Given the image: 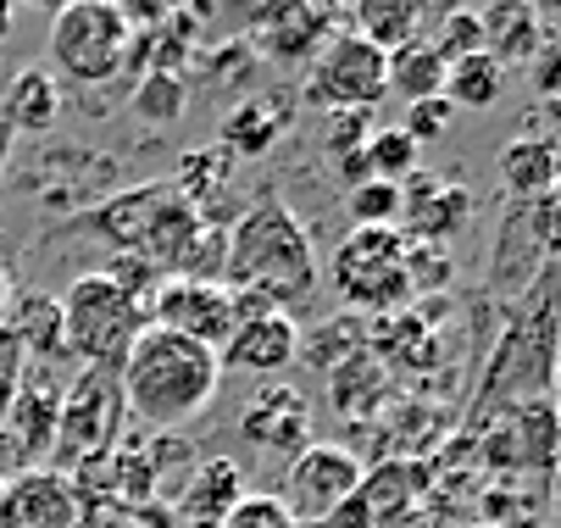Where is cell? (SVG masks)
<instances>
[{
	"mask_svg": "<svg viewBox=\"0 0 561 528\" xmlns=\"http://www.w3.org/2000/svg\"><path fill=\"white\" fill-rule=\"evenodd\" d=\"M222 289L262 300L273 312H295L317 289L311 229L278 200L262 195L222 229Z\"/></svg>",
	"mask_w": 561,
	"mask_h": 528,
	"instance_id": "obj_1",
	"label": "cell"
},
{
	"mask_svg": "<svg viewBox=\"0 0 561 528\" xmlns=\"http://www.w3.org/2000/svg\"><path fill=\"white\" fill-rule=\"evenodd\" d=\"M217 384H222L217 351H206L173 329H156V323L117 361L123 412H134L150 428H179V423L201 417L217 401Z\"/></svg>",
	"mask_w": 561,
	"mask_h": 528,
	"instance_id": "obj_2",
	"label": "cell"
},
{
	"mask_svg": "<svg viewBox=\"0 0 561 528\" xmlns=\"http://www.w3.org/2000/svg\"><path fill=\"white\" fill-rule=\"evenodd\" d=\"M56 307H61V345L84 367H117L128 356V345L150 329V312L134 295H123L106 273L72 278L56 295Z\"/></svg>",
	"mask_w": 561,
	"mask_h": 528,
	"instance_id": "obj_3",
	"label": "cell"
},
{
	"mask_svg": "<svg viewBox=\"0 0 561 528\" xmlns=\"http://www.w3.org/2000/svg\"><path fill=\"white\" fill-rule=\"evenodd\" d=\"M550 289H556V273L539 267L523 295H517V318H512V334L484 379V412L501 401V395H517V401H545L550 395V367H556V312H550Z\"/></svg>",
	"mask_w": 561,
	"mask_h": 528,
	"instance_id": "obj_4",
	"label": "cell"
},
{
	"mask_svg": "<svg viewBox=\"0 0 561 528\" xmlns=\"http://www.w3.org/2000/svg\"><path fill=\"white\" fill-rule=\"evenodd\" d=\"M329 284L356 318H389L412 300L407 234L400 229H351L329 262Z\"/></svg>",
	"mask_w": 561,
	"mask_h": 528,
	"instance_id": "obj_5",
	"label": "cell"
},
{
	"mask_svg": "<svg viewBox=\"0 0 561 528\" xmlns=\"http://www.w3.org/2000/svg\"><path fill=\"white\" fill-rule=\"evenodd\" d=\"M117 428H123V390H117V367H84L78 384L61 390V412H56V473L72 468L90 473L95 462H106L117 450Z\"/></svg>",
	"mask_w": 561,
	"mask_h": 528,
	"instance_id": "obj_6",
	"label": "cell"
},
{
	"mask_svg": "<svg viewBox=\"0 0 561 528\" xmlns=\"http://www.w3.org/2000/svg\"><path fill=\"white\" fill-rule=\"evenodd\" d=\"M128 39L134 28L117 0H72L50 18V61L72 84H112L128 61Z\"/></svg>",
	"mask_w": 561,
	"mask_h": 528,
	"instance_id": "obj_7",
	"label": "cell"
},
{
	"mask_svg": "<svg viewBox=\"0 0 561 528\" xmlns=\"http://www.w3.org/2000/svg\"><path fill=\"white\" fill-rule=\"evenodd\" d=\"M306 106L317 112H373L389 95L383 79V50H373L367 39H356L351 28L329 34L323 50L306 61Z\"/></svg>",
	"mask_w": 561,
	"mask_h": 528,
	"instance_id": "obj_8",
	"label": "cell"
},
{
	"mask_svg": "<svg viewBox=\"0 0 561 528\" xmlns=\"http://www.w3.org/2000/svg\"><path fill=\"white\" fill-rule=\"evenodd\" d=\"M362 490V462L351 445H334V439H311L306 450L289 457V473H284V512L295 517V528H317L323 517H334L351 495Z\"/></svg>",
	"mask_w": 561,
	"mask_h": 528,
	"instance_id": "obj_9",
	"label": "cell"
},
{
	"mask_svg": "<svg viewBox=\"0 0 561 528\" xmlns=\"http://www.w3.org/2000/svg\"><path fill=\"white\" fill-rule=\"evenodd\" d=\"M233 300H239V323H233V334L222 340L217 367H222V372H256V379H278L284 367L300 361V323H295L289 312L262 307V300H245V295H233Z\"/></svg>",
	"mask_w": 561,
	"mask_h": 528,
	"instance_id": "obj_10",
	"label": "cell"
},
{
	"mask_svg": "<svg viewBox=\"0 0 561 528\" xmlns=\"http://www.w3.org/2000/svg\"><path fill=\"white\" fill-rule=\"evenodd\" d=\"M145 312L156 329H173L206 351H222V340L239 323V300H233V289L206 284V278H162V289L150 295Z\"/></svg>",
	"mask_w": 561,
	"mask_h": 528,
	"instance_id": "obj_11",
	"label": "cell"
},
{
	"mask_svg": "<svg viewBox=\"0 0 561 528\" xmlns=\"http://www.w3.org/2000/svg\"><path fill=\"white\" fill-rule=\"evenodd\" d=\"M78 523H84L78 479L56 468H23L0 479V528H78Z\"/></svg>",
	"mask_w": 561,
	"mask_h": 528,
	"instance_id": "obj_12",
	"label": "cell"
},
{
	"mask_svg": "<svg viewBox=\"0 0 561 528\" xmlns=\"http://www.w3.org/2000/svg\"><path fill=\"white\" fill-rule=\"evenodd\" d=\"M340 34V18L329 7H262L251 12V45L278 61V67H306L317 50H323V39Z\"/></svg>",
	"mask_w": 561,
	"mask_h": 528,
	"instance_id": "obj_13",
	"label": "cell"
},
{
	"mask_svg": "<svg viewBox=\"0 0 561 528\" xmlns=\"http://www.w3.org/2000/svg\"><path fill=\"white\" fill-rule=\"evenodd\" d=\"M251 490H245V473H239V462H228V457H206L195 473H190V484L179 490V501H173V512H168V528H222V517L245 501Z\"/></svg>",
	"mask_w": 561,
	"mask_h": 528,
	"instance_id": "obj_14",
	"label": "cell"
},
{
	"mask_svg": "<svg viewBox=\"0 0 561 528\" xmlns=\"http://www.w3.org/2000/svg\"><path fill=\"white\" fill-rule=\"evenodd\" d=\"M56 412H61V390L50 379H28V372H23V390L7 406V423H0L7 450H18L23 462L50 457V445H56Z\"/></svg>",
	"mask_w": 561,
	"mask_h": 528,
	"instance_id": "obj_15",
	"label": "cell"
},
{
	"mask_svg": "<svg viewBox=\"0 0 561 528\" xmlns=\"http://www.w3.org/2000/svg\"><path fill=\"white\" fill-rule=\"evenodd\" d=\"M289 134V101H273V95H245L217 128V150L228 162H256Z\"/></svg>",
	"mask_w": 561,
	"mask_h": 528,
	"instance_id": "obj_16",
	"label": "cell"
},
{
	"mask_svg": "<svg viewBox=\"0 0 561 528\" xmlns=\"http://www.w3.org/2000/svg\"><path fill=\"white\" fill-rule=\"evenodd\" d=\"M245 439H256L262 450H284V457H295V450H306L311 439V406H306V395L300 390H289V384H267L256 401H251V412H245Z\"/></svg>",
	"mask_w": 561,
	"mask_h": 528,
	"instance_id": "obj_17",
	"label": "cell"
},
{
	"mask_svg": "<svg viewBox=\"0 0 561 528\" xmlns=\"http://www.w3.org/2000/svg\"><path fill=\"white\" fill-rule=\"evenodd\" d=\"M501 190L512 195V206L523 200H545L556 195V139L550 134H517L512 145H501Z\"/></svg>",
	"mask_w": 561,
	"mask_h": 528,
	"instance_id": "obj_18",
	"label": "cell"
},
{
	"mask_svg": "<svg viewBox=\"0 0 561 528\" xmlns=\"http://www.w3.org/2000/svg\"><path fill=\"white\" fill-rule=\"evenodd\" d=\"M56 117H61V90H56L50 72H39V67H23L18 79L0 90V123H7L12 139L18 134H50Z\"/></svg>",
	"mask_w": 561,
	"mask_h": 528,
	"instance_id": "obj_19",
	"label": "cell"
},
{
	"mask_svg": "<svg viewBox=\"0 0 561 528\" xmlns=\"http://www.w3.org/2000/svg\"><path fill=\"white\" fill-rule=\"evenodd\" d=\"M478 23H484V50L512 72L523 61L539 56L545 45V28H539V12L523 7V0H512V7H490V12H478Z\"/></svg>",
	"mask_w": 561,
	"mask_h": 528,
	"instance_id": "obj_20",
	"label": "cell"
},
{
	"mask_svg": "<svg viewBox=\"0 0 561 528\" xmlns=\"http://www.w3.org/2000/svg\"><path fill=\"white\" fill-rule=\"evenodd\" d=\"M7 329L12 340L23 345V356L34 361H67V345H61V307L50 295H18L12 312H7Z\"/></svg>",
	"mask_w": 561,
	"mask_h": 528,
	"instance_id": "obj_21",
	"label": "cell"
},
{
	"mask_svg": "<svg viewBox=\"0 0 561 528\" xmlns=\"http://www.w3.org/2000/svg\"><path fill=\"white\" fill-rule=\"evenodd\" d=\"M456 112H484L506 95V67L490 56V50H472L461 61L445 67V90H439Z\"/></svg>",
	"mask_w": 561,
	"mask_h": 528,
	"instance_id": "obj_22",
	"label": "cell"
},
{
	"mask_svg": "<svg viewBox=\"0 0 561 528\" xmlns=\"http://www.w3.org/2000/svg\"><path fill=\"white\" fill-rule=\"evenodd\" d=\"M383 79H389L394 95H407V106H412V101H428V95L445 90V56L417 34V39H407L400 50L383 56Z\"/></svg>",
	"mask_w": 561,
	"mask_h": 528,
	"instance_id": "obj_23",
	"label": "cell"
},
{
	"mask_svg": "<svg viewBox=\"0 0 561 528\" xmlns=\"http://www.w3.org/2000/svg\"><path fill=\"white\" fill-rule=\"evenodd\" d=\"M356 28V39H367L373 50H400L407 39H417V28H423V7L417 0H362L356 7V18H351Z\"/></svg>",
	"mask_w": 561,
	"mask_h": 528,
	"instance_id": "obj_24",
	"label": "cell"
},
{
	"mask_svg": "<svg viewBox=\"0 0 561 528\" xmlns=\"http://www.w3.org/2000/svg\"><path fill=\"white\" fill-rule=\"evenodd\" d=\"M128 106H134V117H139V123H150V128L179 123V117H184V106H190V84H184V72H139V84H134Z\"/></svg>",
	"mask_w": 561,
	"mask_h": 528,
	"instance_id": "obj_25",
	"label": "cell"
},
{
	"mask_svg": "<svg viewBox=\"0 0 561 528\" xmlns=\"http://www.w3.org/2000/svg\"><path fill=\"white\" fill-rule=\"evenodd\" d=\"M362 157H367V173H373V179H383V184H407V179L417 173V145H412L407 134H400L394 123L367 134Z\"/></svg>",
	"mask_w": 561,
	"mask_h": 528,
	"instance_id": "obj_26",
	"label": "cell"
},
{
	"mask_svg": "<svg viewBox=\"0 0 561 528\" xmlns=\"http://www.w3.org/2000/svg\"><path fill=\"white\" fill-rule=\"evenodd\" d=\"M345 217H351V229H394L400 222V184L362 179L356 190H345Z\"/></svg>",
	"mask_w": 561,
	"mask_h": 528,
	"instance_id": "obj_27",
	"label": "cell"
},
{
	"mask_svg": "<svg viewBox=\"0 0 561 528\" xmlns=\"http://www.w3.org/2000/svg\"><path fill=\"white\" fill-rule=\"evenodd\" d=\"M428 45H434V50L445 56V67H450V61H461V56H472V50H484V23H478V12L456 7V12L439 18V34H434Z\"/></svg>",
	"mask_w": 561,
	"mask_h": 528,
	"instance_id": "obj_28",
	"label": "cell"
},
{
	"mask_svg": "<svg viewBox=\"0 0 561 528\" xmlns=\"http://www.w3.org/2000/svg\"><path fill=\"white\" fill-rule=\"evenodd\" d=\"M450 123H456V106H450L445 95H428V101H412V106H407V117H400L394 128L423 150V145L445 139V134H450Z\"/></svg>",
	"mask_w": 561,
	"mask_h": 528,
	"instance_id": "obj_29",
	"label": "cell"
},
{
	"mask_svg": "<svg viewBox=\"0 0 561 528\" xmlns=\"http://www.w3.org/2000/svg\"><path fill=\"white\" fill-rule=\"evenodd\" d=\"M378 128L373 112H323V145H329V157H356V150L367 145V134Z\"/></svg>",
	"mask_w": 561,
	"mask_h": 528,
	"instance_id": "obj_30",
	"label": "cell"
},
{
	"mask_svg": "<svg viewBox=\"0 0 561 528\" xmlns=\"http://www.w3.org/2000/svg\"><path fill=\"white\" fill-rule=\"evenodd\" d=\"M407 278H412V300L423 289H445L450 284V251L439 245H412L407 240Z\"/></svg>",
	"mask_w": 561,
	"mask_h": 528,
	"instance_id": "obj_31",
	"label": "cell"
},
{
	"mask_svg": "<svg viewBox=\"0 0 561 528\" xmlns=\"http://www.w3.org/2000/svg\"><path fill=\"white\" fill-rule=\"evenodd\" d=\"M222 528H295V517L284 512L278 495H245L222 517Z\"/></svg>",
	"mask_w": 561,
	"mask_h": 528,
	"instance_id": "obj_32",
	"label": "cell"
},
{
	"mask_svg": "<svg viewBox=\"0 0 561 528\" xmlns=\"http://www.w3.org/2000/svg\"><path fill=\"white\" fill-rule=\"evenodd\" d=\"M23 372H28L23 345L12 340V329H0V423H7V406H12L18 390H23Z\"/></svg>",
	"mask_w": 561,
	"mask_h": 528,
	"instance_id": "obj_33",
	"label": "cell"
},
{
	"mask_svg": "<svg viewBox=\"0 0 561 528\" xmlns=\"http://www.w3.org/2000/svg\"><path fill=\"white\" fill-rule=\"evenodd\" d=\"M317 528H378V523H373L367 501H362V495H351V501H345V506H340L334 517H323V523H317Z\"/></svg>",
	"mask_w": 561,
	"mask_h": 528,
	"instance_id": "obj_34",
	"label": "cell"
},
{
	"mask_svg": "<svg viewBox=\"0 0 561 528\" xmlns=\"http://www.w3.org/2000/svg\"><path fill=\"white\" fill-rule=\"evenodd\" d=\"M7 312H12V278H7V262H0V329H7Z\"/></svg>",
	"mask_w": 561,
	"mask_h": 528,
	"instance_id": "obj_35",
	"label": "cell"
},
{
	"mask_svg": "<svg viewBox=\"0 0 561 528\" xmlns=\"http://www.w3.org/2000/svg\"><path fill=\"white\" fill-rule=\"evenodd\" d=\"M7 150H12V134H7V123H0V168H7Z\"/></svg>",
	"mask_w": 561,
	"mask_h": 528,
	"instance_id": "obj_36",
	"label": "cell"
},
{
	"mask_svg": "<svg viewBox=\"0 0 561 528\" xmlns=\"http://www.w3.org/2000/svg\"><path fill=\"white\" fill-rule=\"evenodd\" d=\"M12 34V7H0V39Z\"/></svg>",
	"mask_w": 561,
	"mask_h": 528,
	"instance_id": "obj_37",
	"label": "cell"
},
{
	"mask_svg": "<svg viewBox=\"0 0 561 528\" xmlns=\"http://www.w3.org/2000/svg\"><path fill=\"white\" fill-rule=\"evenodd\" d=\"M478 528H490V523H478Z\"/></svg>",
	"mask_w": 561,
	"mask_h": 528,
	"instance_id": "obj_38",
	"label": "cell"
}]
</instances>
